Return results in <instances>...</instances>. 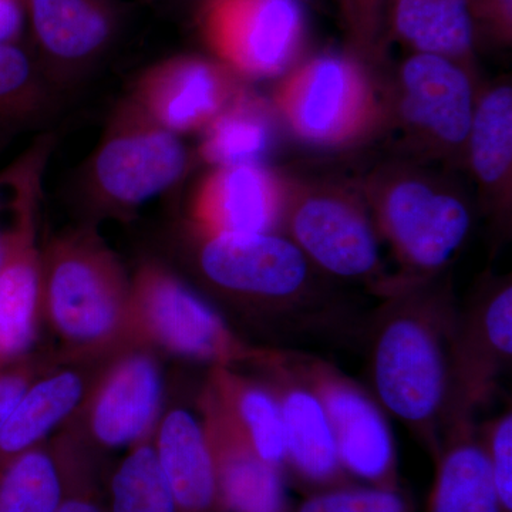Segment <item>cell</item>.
Segmentation results:
<instances>
[{
  "label": "cell",
  "mask_w": 512,
  "mask_h": 512,
  "mask_svg": "<svg viewBox=\"0 0 512 512\" xmlns=\"http://www.w3.org/2000/svg\"><path fill=\"white\" fill-rule=\"evenodd\" d=\"M185 262L202 289L241 335L269 348L308 340H348L365 320L282 232H215L185 227Z\"/></svg>",
  "instance_id": "cell-1"
},
{
  "label": "cell",
  "mask_w": 512,
  "mask_h": 512,
  "mask_svg": "<svg viewBox=\"0 0 512 512\" xmlns=\"http://www.w3.org/2000/svg\"><path fill=\"white\" fill-rule=\"evenodd\" d=\"M380 299L362 328L367 387L433 460L450 417L458 305L440 276L392 286Z\"/></svg>",
  "instance_id": "cell-2"
},
{
  "label": "cell",
  "mask_w": 512,
  "mask_h": 512,
  "mask_svg": "<svg viewBox=\"0 0 512 512\" xmlns=\"http://www.w3.org/2000/svg\"><path fill=\"white\" fill-rule=\"evenodd\" d=\"M131 276L94 227L42 247V320L70 355H107L128 339Z\"/></svg>",
  "instance_id": "cell-3"
},
{
  "label": "cell",
  "mask_w": 512,
  "mask_h": 512,
  "mask_svg": "<svg viewBox=\"0 0 512 512\" xmlns=\"http://www.w3.org/2000/svg\"><path fill=\"white\" fill-rule=\"evenodd\" d=\"M128 339L210 367L252 370L272 348L256 345L229 323L194 286L157 261H146L131 276Z\"/></svg>",
  "instance_id": "cell-4"
},
{
  "label": "cell",
  "mask_w": 512,
  "mask_h": 512,
  "mask_svg": "<svg viewBox=\"0 0 512 512\" xmlns=\"http://www.w3.org/2000/svg\"><path fill=\"white\" fill-rule=\"evenodd\" d=\"M369 201L380 239L400 266L387 289L439 278L473 228V211L461 194L416 170L387 171Z\"/></svg>",
  "instance_id": "cell-5"
},
{
  "label": "cell",
  "mask_w": 512,
  "mask_h": 512,
  "mask_svg": "<svg viewBox=\"0 0 512 512\" xmlns=\"http://www.w3.org/2000/svg\"><path fill=\"white\" fill-rule=\"evenodd\" d=\"M52 147V137H40L3 168L9 215L0 261V366L35 349L43 323L39 208Z\"/></svg>",
  "instance_id": "cell-6"
},
{
  "label": "cell",
  "mask_w": 512,
  "mask_h": 512,
  "mask_svg": "<svg viewBox=\"0 0 512 512\" xmlns=\"http://www.w3.org/2000/svg\"><path fill=\"white\" fill-rule=\"evenodd\" d=\"M188 165L190 154L181 137L130 101L100 141L87 184L100 210L128 215L173 188Z\"/></svg>",
  "instance_id": "cell-7"
},
{
  "label": "cell",
  "mask_w": 512,
  "mask_h": 512,
  "mask_svg": "<svg viewBox=\"0 0 512 512\" xmlns=\"http://www.w3.org/2000/svg\"><path fill=\"white\" fill-rule=\"evenodd\" d=\"M281 232L330 281L365 284L379 298L392 281L384 272L372 214L348 192H291Z\"/></svg>",
  "instance_id": "cell-8"
},
{
  "label": "cell",
  "mask_w": 512,
  "mask_h": 512,
  "mask_svg": "<svg viewBox=\"0 0 512 512\" xmlns=\"http://www.w3.org/2000/svg\"><path fill=\"white\" fill-rule=\"evenodd\" d=\"M164 392L156 350L128 346L111 357L79 409L57 431L103 456L133 447L156 433Z\"/></svg>",
  "instance_id": "cell-9"
},
{
  "label": "cell",
  "mask_w": 512,
  "mask_h": 512,
  "mask_svg": "<svg viewBox=\"0 0 512 512\" xmlns=\"http://www.w3.org/2000/svg\"><path fill=\"white\" fill-rule=\"evenodd\" d=\"M288 352L325 407L340 461L350 478L375 487H403L389 414L369 387L320 356L299 349Z\"/></svg>",
  "instance_id": "cell-10"
},
{
  "label": "cell",
  "mask_w": 512,
  "mask_h": 512,
  "mask_svg": "<svg viewBox=\"0 0 512 512\" xmlns=\"http://www.w3.org/2000/svg\"><path fill=\"white\" fill-rule=\"evenodd\" d=\"M276 101L293 133L313 146L355 141L380 116L365 69L353 57L335 53L315 57L296 69Z\"/></svg>",
  "instance_id": "cell-11"
},
{
  "label": "cell",
  "mask_w": 512,
  "mask_h": 512,
  "mask_svg": "<svg viewBox=\"0 0 512 512\" xmlns=\"http://www.w3.org/2000/svg\"><path fill=\"white\" fill-rule=\"evenodd\" d=\"M512 363V284L510 276L478 286L466 305L458 306L451 348L448 427L474 420L493 400L501 377Z\"/></svg>",
  "instance_id": "cell-12"
},
{
  "label": "cell",
  "mask_w": 512,
  "mask_h": 512,
  "mask_svg": "<svg viewBox=\"0 0 512 512\" xmlns=\"http://www.w3.org/2000/svg\"><path fill=\"white\" fill-rule=\"evenodd\" d=\"M394 109L404 133L443 156L464 157L478 94L464 64L413 53L400 66Z\"/></svg>",
  "instance_id": "cell-13"
},
{
  "label": "cell",
  "mask_w": 512,
  "mask_h": 512,
  "mask_svg": "<svg viewBox=\"0 0 512 512\" xmlns=\"http://www.w3.org/2000/svg\"><path fill=\"white\" fill-rule=\"evenodd\" d=\"M202 25L229 69L275 77L301 52L305 10L302 0H207Z\"/></svg>",
  "instance_id": "cell-14"
},
{
  "label": "cell",
  "mask_w": 512,
  "mask_h": 512,
  "mask_svg": "<svg viewBox=\"0 0 512 512\" xmlns=\"http://www.w3.org/2000/svg\"><path fill=\"white\" fill-rule=\"evenodd\" d=\"M274 393L286 447V480L303 495L356 483L340 461L338 446L318 394L295 369L288 349L272 348L249 370Z\"/></svg>",
  "instance_id": "cell-15"
},
{
  "label": "cell",
  "mask_w": 512,
  "mask_h": 512,
  "mask_svg": "<svg viewBox=\"0 0 512 512\" xmlns=\"http://www.w3.org/2000/svg\"><path fill=\"white\" fill-rule=\"evenodd\" d=\"M60 352V359L30 384L0 430V471L49 440L50 433H56L73 416L111 357L120 350L107 355Z\"/></svg>",
  "instance_id": "cell-16"
},
{
  "label": "cell",
  "mask_w": 512,
  "mask_h": 512,
  "mask_svg": "<svg viewBox=\"0 0 512 512\" xmlns=\"http://www.w3.org/2000/svg\"><path fill=\"white\" fill-rule=\"evenodd\" d=\"M237 96L229 67L177 57L148 70L131 101L158 126L180 136L207 127Z\"/></svg>",
  "instance_id": "cell-17"
},
{
  "label": "cell",
  "mask_w": 512,
  "mask_h": 512,
  "mask_svg": "<svg viewBox=\"0 0 512 512\" xmlns=\"http://www.w3.org/2000/svg\"><path fill=\"white\" fill-rule=\"evenodd\" d=\"M288 187L264 164L215 168L192 205L191 224L215 232H281Z\"/></svg>",
  "instance_id": "cell-18"
},
{
  "label": "cell",
  "mask_w": 512,
  "mask_h": 512,
  "mask_svg": "<svg viewBox=\"0 0 512 512\" xmlns=\"http://www.w3.org/2000/svg\"><path fill=\"white\" fill-rule=\"evenodd\" d=\"M197 409L214 464L220 512H291L284 471L262 460L200 394Z\"/></svg>",
  "instance_id": "cell-19"
},
{
  "label": "cell",
  "mask_w": 512,
  "mask_h": 512,
  "mask_svg": "<svg viewBox=\"0 0 512 512\" xmlns=\"http://www.w3.org/2000/svg\"><path fill=\"white\" fill-rule=\"evenodd\" d=\"M25 10L56 80L94 63L106 52L116 30L106 0H25Z\"/></svg>",
  "instance_id": "cell-20"
},
{
  "label": "cell",
  "mask_w": 512,
  "mask_h": 512,
  "mask_svg": "<svg viewBox=\"0 0 512 512\" xmlns=\"http://www.w3.org/2000/svg\"><path fill=\"white\" fill-rule=\"evenodd\" d=\"M154 447L175 512H220L217 478L200 416L183 406L164 410Z\"/></svg>",
  "instance_id": "cell-21"
},
{
  "label": "cell",
  "mask_w": 512,
  "mask_h": 512,
  "mask_svg": "<svg viewBox=\"0 0 512 512\" xmlns=\"http://www.w3.org/2000/svg\"><path fill=\"white\" fill-rule=\"evenodd\" d=\"M200 396L248 440L262 460L285 474L286 447L281 412L274 393L261 379L245 370L210 367Z\"/></svg>",
  "instance_id": "cell-22"
},
{
  "label": "cell",
  "mask_w": 512,
  "mask_h": 512,
  "mask_svg": "<svg viewBox=\"0 0 512 512\" xmlns=\"http://www.w3.org/2000/svg\"><path fill=\"white\" fill-rule=\"evenodd\" d=\"M433 463L434 480L424 512H500L476 420L451 424Z\"/></svg>",
  "instance_id": "cell-23"
},
{
  "label": "cell",
  "mask_w": 512,
  "mask_h": 512,
  "mask_svg": "<svg viewBox=\"0 0 512 512\" xmlns=\"http://www.w3.org/2000/svg\"><path fill=\"white\" fill-rule=\"evenodd\" d=\"M464 158L481 190L505 214L512 174V89L501 83L478 94Z\"/></svg>",
  "instance_id": "cell-24"
},
{
  "label": "cell",
  "mask_w": 512,
  "mask_h": 512,
  "mask_svg": "<svg viewBox=\"0 0 512 512\" xmlns=\"http://www.w3.org/2000/svg\"><path fill=\"white\" fill-rule=\"evenodd\" d=\"M389 22L413 53L447 57L468 67L478 23L470 0H394Z\"/></svg>",
  "instance_id": "cell-25"
},
{
  "label": "cell",
  "mask_w": 512,
  "mask_h": 512,
  "mask_svg": "<svg viewBox=\"0 0 512 512\" xmlns=\"http://www.w3.org/2000/svg\"><path fill=\"white\" fill-rule=\"evenodd\" d=\"M275 138V123L264 104L238 94L205 127L201 153L217 168L264 164Z\"/></svg>",
  "instance_id": "cell-26"
},
{
  "label": "cell",
  "mask_w": 512,
  "mask_h": 512,
  "mask_svg": "<svg viewBox=\"0 0 512 512\" xmlns=\"http://www.w3.org/2000/svg\"><path fill=\"white\" fill-rule=\"evenodd\" d=\"M107 512H175L158 463L154 436L128 448L126 456L110 471Z\"/></svg>",
  "instance_id": "cell-27"
},
{
  "label": "cell",
  "mask_w": 512,
  "mask_h": 512,
  "mask_svg": "<svg viewBox=\"0 0 512 512\" xmlns=\"http://www.w3.org/2000/svg\"><path fill=\"white\" fill-rule=\"evenodd\" d=\"M63 480L50 439L0 471V512H55Z\"/></svg>",
  "instance_id": "cell-28"
},
{
  "label": "cell",
  "mask_w": 512,
  "mask_h": 512,
  "mask_svg": "<svg viewBox=\"0 0 512 512\" xmlns=\"http://www.w3.org/2000/svg\"><path fill=\"white\" fill-rule=\"evenodd\" d=\"M49 79L18 43L0 42V131L35 124L49 113Z\"/></svg>",
  "instance_id": "cell-29"
},
{
  "label": "cell",
  "mask_w": 512,
  "mask_h": 512,
  "mask_svg": "<svg viewBox=\"0 0 512 512\" xmlns=\"http://www.w3.org/2000/svg\"><path fill=\"white\" fill-rule=\"evenodd\" d=\"M50 443L63 480L62 500L55 512H107L110 473L103 454L94 453L62 431H56Z\"/></svg>",
  "instance_id": "cell-30"
},
{
  "label": "cell",
  "mask_w": 512,
  "mask_h": 512,
  "mask_svg": "<svg viewBox=\"0 0 512 512\" xmlns=\"http://www.w3.org/2000/svg\"><path fill=\"white\" fill-rule=\"evenodd\" d=\"M413 495L404 487L353 483L306 494L291 512H416Z\"/></svg>",
  "instance_id": "cell-31"
},
{
  "label": "cell",
  "mask_w": 512,
  "mask_h": 512,
  "mask_svg": "<svg viewBox=\"0 0 512 512\" xmlns=\"http://www.w3.org/2000/svg\"><path fill=\"white\" fill-rule=\"evenodd\" d=\"M478 439L490 464L500 512H512V410L511 406L477 424Z\"/></svg>",
  "instance_id": "cell-32"
},
{
  "label": "cell",
  "mask_w": 512,
  "mask_h": 512,
  "mask_svg": "<svg viewBox=\"0 0 512 512\" xmlns=\"http://www.w3.org/2000/svg\"><path fill=\"white\" fill-rule=\"evenodd\" d=\"M62 356L60 349H33L26 355L0 366V430L16 404L37 377Z\"/></svg>",
  "instance_id": "cell-33"
},
{
  "label": "cell",
  "mask_w": 512,
  "mask_h": 512,
  "mask_svg": "<svg viewBox=\"0 0 512 512\" xmlns=\"http://www.w3.org/2000/svg\"><path fill=\"white\" fill-rule=\"evenodd\" d=\"M346 26L356 46L370 52L379 45L394 0H340Z\"/></svg>",
  "instance_id": "cell-34"
},
{
  "label": "cell",
  "mask_w": 512,
  "mask_h": 512,
  "mask_svg": "<svg viewBox=\"0 0 512 512\" xmlns=\"http://www.w3.org/2000/svg\"><path fill=\"white\" fill-rule=\"evenodd\" d=\"M477 22L485 20L503 39H510L512 0H470Z\"/></svg>",
  "instance_id": "cell-35"
},
{
  "label": "cell",
  "mask_w": 512,
  "mask_h": 512,
  "mask_svg": "<svg viewBox=\"0 0 512 512\" xmlns=\"http://www.w3.org/2000/svg\"><path fill=\"white\" fill-rule=\"evenodd\" d=\"M9 215V188L5 171H0V261H2L3 237Z\"/></svg>",
  "instance_id": "cell-36"
}]
</instances>
